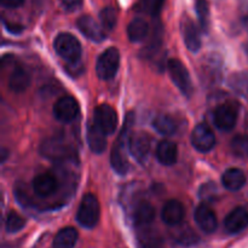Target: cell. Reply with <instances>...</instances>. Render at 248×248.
Returning a JSON list of instances; mask_svg holds the SVG:
<instances>
[{
	"instance_id": "obj_1",
	"label": "cell",
	"mask_w": 248,
	"mask_h": 248,
	"mask_svg": "<svg viewBox=\"0 0 248 248\" xmlns=\"http://www.w3.org/2000/svg\"><path fill=\"white\" fill-rule=\"evenodd\" d=\"M135 123V115L132 113L127 114L124 123L123 130H121L120 136L115 142V145L111 149L110 154V164L114 171L119 174H125L128 171V161L125 154V147L128 145V140L131 136V127Z\"/></svg>"
},
{
	"instance_id": "obj_2",
	"label": "cell",
	"mask_w": 248,
	"mask_h": 248,
	"mask_svg": "<svg viewBox=\"0 0 248 248\" xmlns=\"http://www.w3.org/2000/svg\"><path fill=\"white\" fill-rule=\"evenodd\" d=\"M56 52L68 63H77L81 57V44L73 34L61 33L53 41Z\"/></svg>"
},
{
	"instance_id": "obj_3",
	"label": "cell",
	"mask_w": 248,
	"mask_h": 248,
	"mask_svg": "<svg viewBox=\"0 0 248 248\" xmlns=\"http://www.w3.org/2000/svg\"><path fill=\"white\" fill-rule=\"evenodd\" d=\"M99 202L93 194H87L82 198L77 213V220L81 227L92 229L99 220Z\"/></svg>"
},
{
	"instance_id": "obj_4",
	"label": "cell",
	"mask_w": 248,
	"mask_h": 248,
	"mask_svg": "<svg viewBox=\"0 0 248 248\" xmlns=\"http://www.w3.org/2000/svg\"><path fill=\"white\" fill-rule=\"evenodd\" d=\"M120 65V52L116 47H109L98 57L96 63L97 77L102 80H110L116 75Z\"/></svg>"
},
{
	"instance_id": "obj_5",
	"label": "cell",
	"mask_w": 248,
	"mask_h": 248,
	"mask_svg": "<svg viewBox=\"0 0 248 248\" xmlns=\"http://www.w3.org/2000/svg\"><path fill=\"white\" fill-rule=\"evenodd\" d=\"M127 147L130 154L140 165H144L147 164L152 152V137L145 132L131 133Z\"/></svg>"
},
{
	"instance_id": "obj_6",
	"label": "cell",
	"mask_w": 248,
	"mask_h": 248,
	"mask_svg": "<svg viewBox=\"0 0 248 248\" xmlns=\"http://www.w3.org/2000/svg\"><path fill=\"white\" fill-rule=\"evenodd\" d=\"M167 68L172 81L178 87L179 91L186 97H190L193 94V82L186 65L179 60H170Z\"/></svg>"
},
{
	"instance_id": "obj_7",
	"label": "cell",
	"mask_w": 248,
	"mask_h": 248,
	"mask_svg": "<svg viewBox=\"0 0 248 248\" xmlns=\"http://www.w3.org/2000/svg\"><path fill=\"white\" fill-rule=\"evenodd\" d=\"M239 116V106L234 102H228L218 106L213 113L215 125L222 131H232L235 127Z\"/></svg>"
},
{
	"instance_id": "obj_8",
	"label": "cell",
	"mask_w": 248,
	"mask_h": 248,
	"mask_svg": "<svg viewBox=\"0 0 248 248\" xmlns=\"http://www.w3.org/2000/svg\"><path fill=\"white\" fill-rule=\"evenodd\" d=\"M94 124L106 135H113L118 127V114L109 104H101L94 109Z\"/></svg>"
},
{
	"instance_id": "obj_9",
	"label": "cell",
	"mask_w": 248,
	"mask_h": 248,
	"mask_svg": "<svg viewBox=\"0 0 248 248\" xmlns=\"http://www.w3.org/2000/svg\"><path fill=\"white\" fill-rule=\"evenodd\" d=\"M191 144L198 152L208 153L215 148L216 136L206 124H199L191 133Z\"/></svg>"
},
{
	"instance_id": "obj_10",
	"label": "cell",
	"mask_w": 248,
	"mask_h": 248,
	"mask_svg": "<svg viewBox=\"0 0 248 248\" xmlns=\"http://www.w3.org/2000/svg\"><path fill=\"white\" fill-rule=\"evenodd\" d=\"M55 118L61 123H72L79 114V104L72 96H63L53 106Z\"/></svg>"
},
{
	"instance_id": "obj_11",
	"label": "cell",
	"mask_w": 248,
	"mask_h": 248,
	"mask_svg": "<svg viewBox=\"0 0 248 248\" xmlns=\"http://www.w3.org/2000/svg\"><path fill=\"white\" fill-rule=\"evenodd\" d=\"M40 153L41 155H44L47 159L57 161V160L68 159L70 153H72V149H70L69 145L63 142V140L58 137H53L48 138L41 144Z\"/></svg>"
},
{
	"instance_id": "obj_12",
	"label": "cell",
	"mask_w": 248,
	"mask_h": 248,
	"mask_svg": "<svg viewBox=\"0 0 248 248\" xmlns=\"http://www.w3.org/2000/svg\"><path fill=\"white\" fill-rule=\"evenodd\" d=\"M194 218H195V222L198 224V227L203 232H206V234H212L217 229V216L213 212L212 208L206 205V203H202V205L196 207Z\"/></svg>"
},
{
	"instance_id": "obj_13",
	"label": "cell",
	"mask_w": 248,
	"mask_h": 248,
	"mask_svg": "<svg viewBox=\"0 0 248 248\" xmlns=\"http://www.w3.org/2000/svg\"><path fill=\"white\" fill-rule=\"evenodd\" d=\"M77 26L79 31L90 40L101 43L106 38L103 27L97 23L96 19L91 16H81L77 21Z\"/></svg>"
},
{
	"instance_id": "obj_14",
	"label": "cell",
	"mask_w": 248,
	"mask_h": 248,
	"mask_svg": "<svg viewBox=\"0 0 248 248\" xmlns=\"http://www.w3.org/2000/svg\"><path fill=\"white\" fill-rule=\"evenodd\" d=\"M184 216H186V211H184L183 205L177 200L167 201L162 207V222L170 227H177L181 224L184 219Z\"/></svg>"
},
{
	"instance_id": "obj_15",
	"label": "cell",
	"mask_w": 248,
	"mask_h": 248,
	"mask_svg": "<svg viewBox=\"0 0 248 248\" xmlns=\"http://www.w3.org/2000/svg\"><path fill=\"white\" fill-rule=\"evenodd\" d=\"M225 230L230 234H237L248 227V211L244 207H236L225 217Z\"/></svg>"
},
{
	"instance_id": "obj_16",
	"label": "cell",
	"mask_w": 248,
	"mask_h": 248,
	"mask_svg": "<svg viewBox=\"0 0 248 248\" xmlns=\"http://www.w3.org/2000/svg\"><path fill=\"white\" fill-rule=\"evenodd\" d=\"M182 34L186 47L191 52H198L201 47V35L198 27L191 19L184 18L182 22Z\"/></svg>"
},
{
	"instance_id": "obj_17",
	"label": "cell",
	"mask_w": 248,
	"mask_h": 248,
	"mask_svg": "<svg viewBox=\"0 0 248 248\" xmlns=\"http://www.w3.org/2000/svg\"><path fill=\"white\" fill-rule=\"evenodd\" d=\"M58 188V181L55 176L50 173H43L35 177L33 181V189L36 195L41 198H48Z\"/></svg>"
},
{
	"instance_id": "obj_18",
	"label": "cell",
	"mask_w": 248,
	"mask_h": 248,
	"mask_svg": "<svg viewBox=\"0 0 248 248\" xmlns=\"http://www.w3.org/2000/svg\"><path fill=\"white\" fill-rule=\"evenodd\" d=\"M87 143L94 154H102L107 149L106 133L94 123L90 124L87 127Z\"/></svg>"
},
{
	"instance_id": "obj_19",
	"label": "cell",
	"mask_w": 248,
	"mask_h": 248,
	"mask_svg": "<svg viewBox=\"0 0 248 248\" xmlns=\"http://www.w3.org/2000/svg\"><path fill=\"white\" fill-rule=\"evenodd\" d=\"M155 208L147 201H140L133 211V222L136 227L144 229L154 220Z\"/></svg>"
},
{
	"instance_id": "obj_20",
	"label": "cell",
	"mask_w": 248,
	"mask_h": 248,
	"mask_svg": "<svg viewBox=\"0 0 248 248\" xmlns=\"http://www.w3.org/2000/svg\"><path fill=\"white\" fill-rule=\"evenodd\" d=\"M177 156H178V149L173 142L165 140L157 144L156 157L161 165L171 166V165L176 164Z\"/></svg>"
},
{
	"instance_id": "obj_21",
	"label": "cell",
	"mask_w": 248,
	"mask_h": 248,
	"mask_svg": "<svg viewBox=\"0 0 248 248\" xmlns=\"http://www.w3.org/2000/svg\"><path fill=\"white\" fill-rule=\"evenodd\" d=\"M222 183L228 190L237 191L246 183V176L240 169H229L223 173Z\"/></svg>"
},
{
	"instance_id": "obj_22",
	"label": "cell",
	"mask_w": 248,
	"mask_h": 248,
	"mask_svg": "<svg viewBox=\"0 0 248 248\" xmlns=\"http://www.w3.org/2000/svg\"><path fill=\"white\" fill-rule=\"evenodd\" d=\"M31 84V75L24 68L17 67L15 68L14 72L11 73L9 79V87L11 91L19 93L28 89Z\"/></svg>"
},
{
	"instance_id": "obj_23",
	"label": "cell",
	"mask_w": 248,
	"mask_h": 248,
	"mask_svg": "<svg viewBox=\"0 0 248 248\" xmlns=\"http://www.w3.org/2000/svg\"><path fill=\"white\" fill-rule=\"evenodd\" d=\"M149 34V26L142 18H135L127 27V36L132 43L143 41Z\"/></svg>"
},
{
	"instance_id": "obj_24",
	"label": "cell",
	"mask_w": 248,
	"mask_h": 248,
	"mask_svg": "<svg viewBox=\"0 0 248 248\" xmlns=\"http://www.w3.org/2000/svg\"><path fill=\"white\" fill-rule=\"evenodd\" d=\"M78 232L72 227L63 228L53 240V248H74L78 241Z\"/></svg>"
},
{
	"instance_id": "obj_25",
	"label": "cell",
	"mask_w": 248,
	"mask_h": 248,
	"mask_svg": "<svg viewBox=\"0 0 248 248\" xmlns=\"http://www.w3.org/2000/svg\"><path fill=\"white\" fill-rule=\"evenodd\" d=\"M153 126L155 130L162 136H173L177 132L176 120L170 115H159L153 121Z\"/></svg>"
},
{
	"instance_id": "obj_26",
	"label": "cell",
	"mask_w": 248,
	"mask_h": 248,
	"mask_svg": "<svg viewBox=\"0 0 248 248\" xmlns=\"http://www.w3.org/2000/svg\"><path fill=\"white\" fill-rule=\"evenodd\" d=\"M228 85L232 91L248 99V72H239L232 74L228 80Z\"/></svg>"
},
{
	"instance_id": "obj_27",
	"label": "cell",
	"mask_w": 248,
	"mask_h": 248,
	"mask_svg": "<svg viewBox=\"0 0 248 248\" xmlns=\"http://www.w3.org/2000/svg\"><path fill=\"white\" fill-rule=\"evenodd\" d=\"M140 248H162V242L159 235L152 230H143L138 237Z\"/></svg>"
},
{
	"instance_id": "obj_28",
	"label": "cell",
	"mask_w": 248,
	"mask_h": 248,
	"mask_svg": "<svg viewBox=\"0 0 248 248\" xmlns=\"http://www.w3.org/2000/svg\"><path fill=\"white\" fill-rule=\"evenodd\" d=\"M195 10L201 28L205 33H207L210 28V6L207 0H196Z\"/></svg>"
},
{
	"instance_id": "obj_29",
	"label": "cell",
	"mask_w": 248,
	"mask_h": 248,
	"mask_svg": "<svg viewBox=\"0 0 248 248\" xmlns=\"http://www.w3.org/2000/svg\"><path fill=\"white\" fill-rule=\"evenodd\" d=\"M99 21H101L104 31H113L114 27L116 26V21H118L116 11L113 7H104L99 12Z\"/></svg>"
},
{
	"instance_id": "obj_30",
	"label": "cell",
	"mask_w": 248,
	"mask_h": 248,
	"mask_svg": "<svg viewBox=\"0 0 248 248\" xmlns=\"http://www.w3.org/2000/svg\"><path fill=\"white\" fill-rule=\"evenodd\" d=\"M26 225V220L17 215L16 212H10L6 216V220H5V229L7 232H17L22 230Z\"/></svg>"
},
{
	"instance_id": "obj_31",
	"label": "cell",
	"mask_w": 248,
	"mask_h": 248,
	"mask_svg": "<svg viewBox=\"0 0 248 248\" xmlns=\"http://www.w3.org/2000/svg\"><path fill=\"white\" fill-rule=\"evenodd\" d=\"M232 150L236 156L248 157V136H236L232 140Z\"/></svg>"
},
{
	"instance_id": "obj_32",
	"label": "cell",
	"mask_w": 248,
	"mask_h": 248,
	"mask_svg": "<svg viewBox=\"0 0 248 248\" xmlns=\"http://www.w3.org/2000/svg\"><path fill=\"white\" fill-rule=\"evenodd\" d=\"M165 0H140V10L149 14L150 16H157L162 10Z\"/></svg>"
},
{
	"instance_id": "obj_33",
	"label": "cell",
	"mask_w": 248,
	"mask_h": 248,
	"mask_svg": "<svg viewBox=\"0 0 248 248\" xmlns=\"http://www.w3.org/2000/svg\"><path fill=\"white\" fill-rule=\"evenodd\" d=\"M218 193H219L218 186L212 182H210V183H206L201 186L200 190H199V196L203 202H213L217 199Z\"/></svg>"
},
{
	"instance_id": "obj_34",
	"label": "cell",
	"mask_w": 248,
	"mask_h": 248,
	"mask_svg": "<svg viewBox=\"0 0 248 248\" xmlns=\"http://www.w3.org/2000/svg\"><path fill=\"white\" fill-rule=\"evenodd\" d=\"M177 241L181 245H186V246H189V245H194L199 241V237L193 230H190L189 228L186 229H181L178 232V235H177Z\"/></svg>"
},
{
	"instance_id": "obj_35",
	"label": "cell",
	"mask_w": 248,
	"mask_h": 248,
	"mask_svg": "<svg viewBox=\"0 0 248 248\" xmlns=\"http://www.w3.org/2000/svg\"><path fill=\"white\" fill-rule=\"evenodd\" d=\"M239 14L240 19H241L242 26L248 31V1L247 0H241L239 5Z\"/></svg>"
},
{
	"instance_id": "obj_36",
	"label": "cell",
	"mask_w": 248,
	"mask_h": 248,
	"mask_svg": "<svg viewBox=\"0 0 248 248\" xmlns=\"http://www.w3.org/2000/svg\"><path fill=\"white\" fill-rule=\"evenodd\" d=\"M60 1L67 11H74L79 9L82 4V0H60Z\"/></svg>"
},
{
	"instance_id": "obj_37",
	"label": "cell",
	"mask_w": 248,
	"mask_h": 248,
	"mask_svg": "<svg viewBox=\"0 0 248 248\" xmlns=\"http://www.w3.org/2000/svg\"><path fill=\"white\" fill-rule=\"evenodd\" d=\"M2 6L9 7V9H17V7L22 6L26 0H0Z\"/></svg>"
},
{
	"instance_id": "obj_38",
	"label": "cell",
	"mask_w": 248,
	"mask_h": 248,
	"mask_svg": "<svg viewBox=\"0 0 248 248\" xmlns=\"http://www.w3.org/2000/svg\"><path fill=\"white\" fill-rule=\"evenodd\" d=\"M5 26L7 27V29H9V31H14V33H19V31H22L21 26H14V24H7V23H5Z\"/></svg>"
},
{
	"instance_id": "obj_39",
	"label": "cell",
	"mask_w": 248,
	"mask_h": 248,
	"mask_svg": "<svg viewBox=\"0 0 248 248\" xmlns=\"http://www.w3.org/2000/svg\"><path fill=\"white\" fill-rule=\"evenodd\" d=\"M246 51H247V53H248V44L246 45Z\"/></svg>"
}]
</instances>
